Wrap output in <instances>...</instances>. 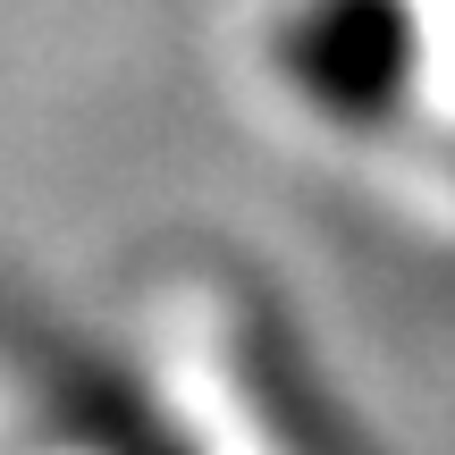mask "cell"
Here are the masks:
<instances>
[{
  "label": "cell",
  "instance_id": "cell-1",
  "mask_svg": "<svg viewBox=\"0 0 455 455\" xmlns=\"http://www.w3.org/2000/svg\"><path fill=\"white\" fill-rule=\"evenodd\" d=\"M295 76L329 118H388L413 76L405 0H312L295 26Z\"/></svg>",
  "mask_w": 455,
  "mask_h": 455
}]
</instances>
